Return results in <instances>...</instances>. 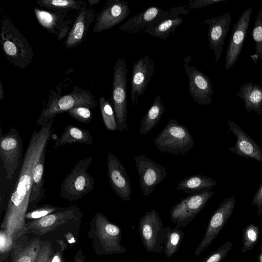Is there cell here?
I'll return each mask as SVG.
<instances>
[{"label":"cell","mask_w":262,"mask_h":262,"mask_svg":"<svg viewBox=\"0 0 262 262\" xmlns=\"http://www.w3.org/2000/svg\"><path fill=\"white\" fill-rule=\"evenodd\" d=\"M259 236V227L252 223L246 226L243 231L242 252L246 253L251 250L257 243Z\"/></svg>","instance_id":"obj_34"},{"label":"cell","mask_w":262,"mask_h":262,"mask_svg":"<svg viewBox=\"0 0 262 262\" xmlns=\"http://www.w3.org/2000/svg\"><path fill=\"white\" fill-rule=\"evenodd\" d=\"M100 0H88V3L90 6H92L95 4L99 3Z\"/></svg>","instance_id":"obj_46"},{"label":"cell","mask_w":262,"mask_h":262,"mask_svg":"<svg viewBox=\"0 0 262 262\" xmlns=\"http://www.w3.org/2000/svg\"><path fill=\"white\" fill-rule=\"evenodd\" d=\"M14 242L7 235L5 231L1 229L0 231V254L1 262L7 260L8 256L10 255L11 249Z\"/></svg>","instance_id":"obj_39"},{"label":"cell","mask_w":262,"mask_h":262,"mask_svg":"<svg viewBox=\"0 0 262 262\" xmlns=\"http://www.w3.org/2000/svg\"><path fill=\"white\" fill-rule=\"evenodd\" d=\"M251 34L255 42V54L257 58L262 60V8L260 9L256 16Z\"/></svg>","instance_id":"obj_35"},{"label":"cell","mask_w":262,"mask_h":262,"mask_svg":"<svg viewBox=\"0 0 262 262\" xmlns=\"http://www.w3.org/2000/svg\"><path fill=\"white\" fill-rule=\"evenodd\" d=\"M52 244L48 241H43L42 247L35 262H50L54 253Z\"/></svg>","instance_id":"obj_40"},{"label":"cell","mask_w":262,"mask_h":262,"mask_svg":"<svg viewBox=\"0 0 262 262\" xmlns=\"http://www.w3.org/2000/svg\"><path fill=\"white\" fill-rule=\"evenodd\" d=\"M130 14L128 3L122 0H108L96 16L93 31L100 33L112 28L125 19Z\"/></svg>","instance_id":"obj_15"},{"label":"cell","mask_w":262,"mask_h":262,"mask_svg":"<svg viewBox=\"0 0 262 262\" xmlns=\"http://www.w3.org/2000/svg\"><path fill=\"white\" fill-rule=\"evenodd\" d=\"M98 103L94 96L89 92L75 86L70 93L63 96H53L50 98L46 106L41 111L37 124L42 126L57 115L68 112L73 107L83 106L93 108Z\"/></svg>","instance_id":"obj_4"},{"label":"cell","mask_w":262,"mask_h":262,"mask_svg":"<svg viewBox=\"0 0 262 262\" xmlns=\"http://www.w3.org/2000/svg\"><path fill=\"white\" fill-rule=\"evenodd\" d=\"M92 161V157L80 160L66 176L60 187L62 198L70 202L77 201L93 190L94 179L88 172Z\"/></svg>","instance_id":"obj_5"},{"label":"cell","mask_w":262,"mask_h":262,"mask_svg":"<svg viewBox=\"0 0 262 262\" xmlns=\"http://www.w3.org/2000/svg\"><path fill=\"white\" fill-rule=\"evenodd\" d=\"M252 8L243 11L234 24L226 53L225 68L227 70L233 67L242 51L249 25Z\"/></svg>","instance_id":"obj_14"},{"label":"cell","mask_w":262,"mask_h":262,"mask_svg":"<svg viewBox=\"0 0 262 262\" xmlns=\"http://www.w3.org/2000/svg\"><path fill=\"white\" fill-rule=\"evenodd\" d=\"M82 215L79 208L71 206L26 223V227L30 233L41 236L59 227L79 224Z\"/></svg>","instance_id":"obj_8"},{"label":"cell","mask_w":262,"mask_h":262,"mask_svg":"<svg viewBox=\"0 0 262 262\" xmlns=\"http://www.w3.org/2000/svg\"><path fill=\"white\" fill-rule=\"evenodd\" d=\"M99 104L105 128L110 131L118 130L115 114L112 103L104 97H101Z\"/></svg>","instance_id":"obj_33"},{"label":"cell","mask_w":262,"mask_h":262,"mask_svg":"<svg viewBox=\"0 0 262 262\" xmlns=\"http://www.w3.org/2000/svg\"><path fill=\"white\" fill-rule=\"evenodd\" d=\"M154 72L155 63L148 55L140 58L134 63L130 81V99L133 107L138 103L139 96L145 92Z\"/></svg>","instance_id":"obj_17"},{"label":"cell","mask_w":262,"mask_h":262,"mask_svg":"<svg viewBox=\"0 0 262 262\" xmlns=\"http://www.w3.org/2000/svg\"><path fill=\"white\" fill-rule=\"evenodd\" d=\"M154 144L160 152L181 155L193 147L194 140L186 127L172 119L155 139Z\"/></svg>","instance_id":"obj_6"},{"label":"cell","mask_w":262,"mask_h":262,"mask_svg":"<svg viewBox=\"0 0 262 262\" xmlns=\"http://www.w3.org/2000/svg\"><path fill=\"white\" fill-rule=\"evenodd\" d=\"M163 223L155 208L147 211L139 222V231L142 242L148 252H163Z\"/></svg>","instance_id":"obj_10"},{"label":"cell","mask_w":262,"mask_h":262,"mask_svg":"<svg viewBox=\"0 0 262 262\" xmlns=\"http://www.w3.org/2000/svg\"><path fill=\"white\" fill-rule=\"evenodd\" d=\"M53 119L34 130L27 148L19 173L9 198L1 229L5 231L13 242L30 233L26 227V214L28 211L34 168L46 151L54 128Z\"/></svg>","instance_id":"obj_1"},{"label":"cell","mask_w":262,"mask_h":262,"mask_svg":"<svg viewBox=\"0 0 262 262\" xmlns=\"http://www.w3.org/2000/svg\"><path fill=\"white\" fill-rule=\"evenodd\" d=\"M63 251L61 247L60 249L55 251L50 262H64Z\"/></svg>","instance_id":"obj_43"},{"label":"cell","mask_w":262,"mask_h":262,"mask_svg":"<svg viewBox=\"0 0 262 262\" xmlns=\"http://www.w3.org/2000/svg\"><path fill=\"white\" fill-rule=\"evenodd\" d=\"M231 21V15L227 12L203 21L209 26L207 33L209 46L214 52L216 62L221 58Z\"/></svg>","instance_id":"obj_19"},{"label":"cell","mask_w":262,"mask_h":262,"mask_svg":"<svg viewBox=\"0 0 262 262\" xmlns=\"http://www.w3.org/2000/svg\"><path fill=\"white\" fill-rule=\"evenodd\" d=\"M165 107L161 102V96L155 97L153 103L141 121L139 133L145 135L150 131L161 119Z\"/></svg>","instance_id":"obj_30"},{"label":"cell","mask_w":262,"mask_h":262,"mask_svg":"<svg viewBox=\"0 0 262 262\" xmlns=\"http://www.w3.org/2000/svg\"><path fill=\"white\" fill-rule=\"evenodd\" d=\"M226 0H191L188 4V9H196L213 4H215Z\"/></svg>","instance_id":"obj_41"},{"label":"cell","mask_w":262,"mask_h":262,"mask_svg":"<svg viewBox=\"0 0 262 262\" xmlns=\"http://www.w3.org/2000/svg\"><path fill=\"white\" fill-rule=\"evenodd\" d=\"M232 247V242L228 241L223 245L211 252L201 262H223Z\"/></svg>","instance_id":"obj_36"},{"label":"cell","mask_w":262,"mask_h":262,"mask_svg":"<svg viewBox=\"0 0 262 262\" xmlns=\"http://www.w3.org/2000/svg\"><path fill=\"white\" fill-rule=\"evenodd\" d=\"M169 15L167 10L151 6L131 17L119 27V30L135 34L150 28L167 18Z\"/></svg>","instance_id":"obj_20"},{"label":"cell","mask_w":262,"mask_h":262,"mask_svg":"<svg viewBox=\"0 0 262 262\" xmlns=\"http://www.w3.org/2000/svg\"><path fill=\"white\" fill-rule=\"evenodd\" d=\"M78 12L65 42L68 49L79 46L83 42L90 25L94 20L95 11L86 6L82 7Z\"/></svg>","instance_id":"obj_23"},{"label":"cell","mask_w":262,"mask_h":262,"mask_svg":"<svg viewBox=\"0 0 262 262\" xmlns=\"http://www.w3.org/2000/svg\"><path fill=\"white\" fill-rule=\"evenodd\" d=\"M216 184L211 178L195 174L183 179L178 183L177 189L192 195L198 194L209 191Z\"/></svg>","instance_id":"obj_28"},{"label":"cell","mask_w":262,"mask_h":262,"mask_svg":"<svg viewBox=\"0 0 262 262\" xmlns=\"http://www.w3.org/2000/svg\"><path fill=\"white\" fill-rule=\"evenodd\" d=\"M257 262H262V244L260 246V253L258 258Z\"/></svg>","instance_id":"obj_48"},{"label":"cell","mask_w":262,"mask_h":262,"mask_svg":"<svg viewBox=\"0 0 262 262\" xmlns=\"http://www.w3.org/2000/svg\"><path fill=\"white\" fill-rule=\"evenodd\" d=\"M4 92L3 91V86L2 83L0 82V100H2L4 97Z\"/></svg>","instance_id":"obj_47"},{"label":"cell","mask_w":262,"mask_h":262,"mask_svg":"<svg viewBox=\"0 0 262 262\" xmlns=\"http://www.w3.org/2000/svg\"><path fill=\"white\" fill-rule=\"evenodd\" d=\"M34 11L40 25L50 33L62 37L61 32L67 31L68 25L64 21L63 13L48 11L39 8H35Z\"/></svg>","instance_id":"obj_26"},{"label":"cell","mask_w":262,"mask_h":262,"mask_svg":"<svg viewBox=\"0 0 262 262\" xmlns=\"http://www.w3.org/2000/svg\"><path fill=\"white\" fill-rule=\"evenodd\" d=\"M62 207H56L50 204H43L28 211L26 219L36 220L60 210Z\"/></svg>","instance_id":"obj_37"},{"label":"cell","mask_w":262,"mask_h":262,"mask_svg":"<svg viewBox=\"0 0 262 262\" xmlns=\"http://www.w3.org/2000/svg\"><path fill=\"white\" fill-rule=\"evenodd\" d=\"M23 149L21 138L17 130L12 127L3 135L1 127L0 156L8 180H12L14 177L21 162Z\"/></svg>","instance_id":"obj_9"},{"label":"cell","mask_w":262,"mask_h":262,"mask_svg":"<svg viewBox=\"0 0 262 262\" xmlns=\"http://www.w3.org/2000/svg\"><path fill=\"white\" fill-rule=\"evenodd\" d=\"M46 152V151L43 152L34 168L28 211L36 208L38 203L45 196L43 174Z\"/></svg>","instance_id":"obj_27"},{"label":"cell","mask_w":262,"mask_h":262,"mask_svg":"<svg viewBox=\"0 0 262 262\" xmlns=\"http://www.w3.org/2000/svg\"><path fill=\"white\" fill-rule=\"evenodd\" d=\"M184 67L188 77L189 95L199 104H210L214 93L210 78L187 63Z\"/></svg>","instance_id":"obj_16"},{"label":"cell","mask_w":262,"mask_h":262,"mask_svg":"<svg viewBox=\"0 0 262 262\" xmlns=\"http://www.w3.org/2000/svg\"><path fill=\"white\" fill-rule=\"evenodd\" d=\"M214 193L209 190L181 199L170 211L171 222L179 228L185 227L205 207Z\"/></svg>","instance_id":"obj_11"},{"label":"cell","mask_w":262,"mask_h":262,"mask_svg":"<svg viewBox=\"0 0 262 262\" xmlns=\"http://www.w3.org/2000/svg\"><path fill=\"white\" fill-rule=\"evenodd\" d=\"M57 242L59 244V246L63 250H66L67 248V245L62 239L57 240Z\"/></svg>","instance_id":"obj_45"},{"label":"cell","mask_w":262,"mask_h":262,"mask_svg":"<svg viewBox=\"0 0 262 262\" xmlns=\"http://www.w3.org/2000/svg\"><path fill=\"white\" fill-rule=\"evenodd\" d=\"M236 95L244 101L247 112L254 111L258 115L261 114L262 85L253 84L251 81L246 82L240 87Z\"/></svg>","instance_id":"obj_25"},{"label":"cell","mask_w":262,"mask_h":262,"mask_svg":"<svg viewBox=\"0 0 262 262\" xmlns=\"http://www.w3.org/2000/svg\"><path fill=\"white\" fill-rule=\"evenodd\" d=\"M0 40L5 55L14 66L23 69L32 62L34 55L29 42L5 16L2 19Z\"/></svg>","instance_id":"obj_3"},{"label":"cell","mask_w":262,"mask_h":262,"mask_svg":"<svg viewBox=\"0 0 262 262\" xmlns=\"http://www.w3.org/2000/svg\"><path fill=\"white\" fill-rule=\"evenodd\" d=\"M93 141V137L89 130L68 124L61 136L55 140L53 148L56 149L61 146L75 143L90 145Z\"/></svg>","instance_id":"obj_29"},{"label":"cell","mask_w":262,"mask_h":262,"mask_svg":"<svg viewBox=\"0 0 262 262\" xmlns=\"http://www.w3.org/2000/svg\"><path fill=\"white\" fill-rule=\"evenodd\" d=\"M229 129L235 136L236 141L229 150L246 159H253L262 163V148L237 124L228 120Z\"/></svg>","instance_id":"obj_21"},{"label":"cell","mask_w":262,"mask_h":262,"mask_svg":"<svg viewBox=\"0 0 262 262\" xmlns=\"http://www.w3.org/2000/svg\"><path fill=\"white\" fill-rule=\"evenodd\" d=\"M36 3L53 11L61 13L71 10L79 11L82 7L86 6L81 0H38Z\"/></svg>","instance_id":"obj_32"},{"label":"cell","mask_w":262,"mask_h":262,"mask_svg":"<svg viewBox=\"0 0 262 262\" xmlns=\"http://www.w3.org/2000/svg\"><path fill=\"white\" fill-rule=\"evenodd\" d=\"M67 113L75 120L83 123H89L93 119L91 108L86 106H76L69 110Z\"/></svg>","instance_id":"obj_38"},{"label":"cell","mask_w":262,"mask_h":262,"mask_svg":"<svg viewBox=\"0 0 262 262\" xmlns=\"http://www.w3.org/2000/svg\"><path fill=\"white\" fill-rule=\"evenodd\" d=\"M90 227L88 234L97 254H122L127 251L121 244V229L103 213H96L90 222Z\"/></svg>","instance_id":"obj_2"},{"label":"cell","mask_w":262,"mask_h":262,"mask_svg":"<svg viewBox=\"0 0 262 262\" xmlns=\"http://www.w3.org/2000/svg\"><path fill=\"white\" fill-rule=\"evenodd\" d=\"M127 71L124 58H119L114 67L111 103L119 132L128 129L127 125Z\"/></svg>","instance_id":"obj_7"},{"label":"cell","mask_w":262,"mask_h":262,"mask_svg":"<svg viewBox=\"0 0 262 262\" xmlns=\"http://www.w3.org/2000/svg\"><path fill=\"white\" fill-rule=\"evenodd\" d=\"M188 9L187 6H179L171 8L169 11V15L167 18L145 29L144 32L151 36L166 40L170 34L173 33L176 29L183 22V19L179 16V15L187 14Z\"/></svg>","instance_id":"obj_24"},{"label":"cell","mask_w":262,"mask_h":262,"mask_svg":"<svg viewBox=\"0 0 262 262\" xmlns=\"http://www.w3.org/2000/svg\"><path fill=\"white\" fill-rule=\"evenodd\" d=\"M86 257L82 250H78L74 256L73 262H85Z\"/></svg>","instance_id":"obj_44"},{"label":"cell","mask_w":262,"mask_h":262,"mask_svg":"<svg viewBox=\"0 0 262 262\" xmlns=\"http://www.w3.org/2000/svg\"><path fill=\"white\" fill-rule=\"evenodd\" d=\"M235 205L234 196L226 199L210 217L205 235L194 254L199 256L216 238L232 215Z\"/></svg>","instance_id":"obj_12"},{"label":"cell","mask_w":262,"mask_h":262,"mask_svg":"<svg viewBox=\"0 0 262 262\" xmlns=\"http://www.w3.org/2000/svg\"><path fill=\"white\" fill-rule=\"evenodd\" d=\"M43 241L39 236L30 238L26 234L15 241L10 252L11 262H35Z\"/></svg>","instance_id":"obj_22"},{"label":"cell","mask_w":262,"mask_h":262,"mask_svg":"<svg viewBox=\"0 0 262 262\" xmlns=\"http://www.w3.org/2000/svg\"><path fill=\"white\" fill-rule=\"evenodd\" d=\"M184 237V232L176 227L171 229L164 227L163 231V252L167 258H170L179 249Z\"/></svg>","instance_id":"obj_31"},{"label":"cell","mask_w":262,"mask_h":262,"mask_svg":"<svg viewBox=\"0 0 262 262\" xmlns=\"http://www.w3.org/2000/svg\"><path fill=\"white\" fill-rule=\"evenodd\" d=\"M252 204L257 207V214L260 216L262 214V183L253 197Z\"/></svg>","instance_id":"obj_42"},{"label":"cell","mask_w":262,"mask_h":262,"mask_svg":"<svg viewBox=\"0 0 262 262\" xmlns=\"http://www.w3.org/2000/svg\"><path fill=\"white\" fill-rule=\"evenodd\" d=\"M107 175L116 194L124 201H129L132 193L129 178L120 161L110 152L107 156Z\"/></svg>","instance_id":"obj_18"},{"label":"cell","mask_w":262,"mask_h":262,"mask_svg":"<svg viewBox=\"0 0 262 262\" xmlns=\"http://www.w3.org/2000/svg\"><path fill=\"white\" fill-rule=\"evenodd\" d=\"M140 178V187L144 196L150 194L155 187L166 178V169L143 155L134 157Z\"/></svg>","instance_id":"obj_13"}]
</instances>
